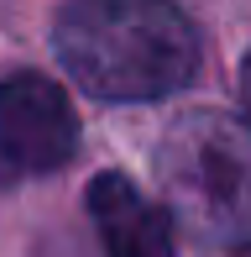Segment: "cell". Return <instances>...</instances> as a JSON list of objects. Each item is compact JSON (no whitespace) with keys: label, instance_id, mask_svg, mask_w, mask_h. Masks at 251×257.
<instances>
[{"label":"cell","instance_id":"obj_1","mask_svg":"<svg viewBox=\"0 0 251 257\" xmlns=\"http://www.w3.org/2000/svg\"><path fill=\"white\" fill-rule=\"evenodd\" d=\"M52 48L100 100H168L199 68V32L168 0H68Z\"/></svg>","mask_w":251,"mask_h":257},{"label":"cell","instance_id":"obj_2","mask_svg":"<svg viewBox=\"0 0 251 257\" xmlns=\"http://www.w3.org/2000/svg\"><path fill=\"white\" fill-rule=\"evenodd\" d=\"M157 189L168 220L199 247L251 257V121L188 110L157 142Z\"/></svg>","mask_w":251,"mask_h":257},{"label":"cell","instance_id":"obj_3","mask_svg":"<svg viewBox=\"0 0 251 257\" xmlns=\"http://www.w3.org/2000/svg\"><path fill=\"white\" fill-rule=\"evenodd\" d=\"M78 153V115L48 74L0 79V189L68 168Z\"/></svg>","mask_w":251,"mask_h":257},{"label":"cell","instance_id":"obj_4","mask_svg":"<svg viewBox=\"0 0 251 257\" xmlns=\"http://www.w3.org/2000/svg\"><path fill=\"white\" fill-rule=\"evenodd\" d=\"M105 257H178L173 252V220L157 200H146L126 173H100L84 194Z\"/></svg>","mask_w":251,"mask_h":257},{"label":"cell","instance_id":"obj_5","mask_svg":"<svg viewBox=\"0 0 251 257\" xmlns=\"http://www.w3.org/2000/svg\"><path fill=\"white\" fill-rule=\"evenodd\" d=\"M241 100H246V115H251V58H246V68H241Z\"/></svg>","mask_w":251,"mask_h":257}]
</instances>
